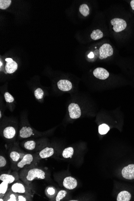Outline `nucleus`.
I'll return each instance as SVG.
<instances>
[{
	"instance_id": "f257e3e1",
	"label": "nucleus",
	"mask_w": 134,
	"mask_h": 201,
	"mask_svg": "<svg viewBox=\"0 0 134 201\" xmlns=\"http://www.w3.org/2000/svg\"><path fill=\"white\" fill-rule=\"evenodd\" d=\"M46 174L42 169L38 168H25L21 171L20 178L28 186L35 179L44 180L46 178Z\"/></svg>"
},
{
	"instance_id": "f03ea898",
	"label": "nucleus",
	"mask_w": 134,
	"mask_h": 201,
	"mask_svg": "<svg viewBox=\"0 0 134 201\" xmlns=\"http://www.w3.org/2000/svg\"><path fill=\"white\" fill-rule=\"evenodd\" d=\"M28 186L26 184H24L21 182H17L12 184L9 190L15 193L29 195L30 194Z\"/></svg>"
},
{
	"instance_id": "7ed1b4c3",
	"label": "nucleus",
	"mask_w": 134,
	"mask_h": 201,
	"mask_svg": "<svg viewBox=\"0 0 134 201\" xmlns=\"http://www.w3.org/2000/svg\"><path fill=\"white\" fill-rule=\"evenodd\" d=\"M33 160L34 157L33 155L31 154H26L20 161L15 164V169H23L26 166L31 165V163H33Z\"/></svg>"
},
{
	"instance_id": "20e7f679",
	"label": "nucleus",
	"mask_w": 134,
	"mask_h": 201,
	"mask_svg": "<svg viewBox=\"0 0 134 201\" xmlns=\"http://www.w3.org/2000/svg\"><path fill=\"white\" fill-rule=\"evenodd\" d=\"M113 49L110 44H104L99 49V58L100 59L107 58L113 55Z\"/></svg>"
},
{
	"instance_id": "39448f33",
	"label": "nucleus",
	"mask_w": 134,
	"mask_h": 201,
	"mask_svg": "<svg viewBox=\"0 0 134 201\" xmlns=\"http://www.w3.org/2000/svg\"><path fill=\"white\" fill-rule=\"evenodd\" d=\"M111 24L113 26V29L114 31L117 33L123 31L127 26L125 21L121 19H113L111 21Z\"/></svg>"
},
{
	"instance_id": "423d86ee",
	"label": "nucleus",
	"mask_w": 134,
	"mask_h": 201,
	"mask_svg": "<svg viewBox=\"0 0 134 201\" xmlns=\"http://www.w3.org/2000/svg\"><path fill=\"white\" fill-rule=\"evenodd\" d=\"M68 111L70 117L72 119H77L81 117V109L79 105L76 104H70L68 106Z\"/></svg>"
},
{
	"instance_id": "0eeeda50",
	"label": "nucleus",
	"mask_w": 134,
	"mask_h": 201,
	"mask_svg": "<svg viewBox=\"0 0 134 201\" xmlns=\"http://www.w3.org/2000/svg\"><path fill=\"white\" fill-rule=\"evenodd\" d=\"M122 177L127 180L134 179V164H130L123 168L122 171Z\"/></svg>"
},
{
	"instance_id": "6e6552de",
	"label": "nucleus",
	"mask_w": 134,
	"mask_h": 201,
	"mask_svg": "<svg viewBox=\"0 0 134 201\" xmlns=\"http://www.w3.org/2000/svg\"><path fill=\"white\" fill-rule=\"evenodd\" d=\"M93 74L96 78L100 79H105L109 76V73L106 69L102 68H98L93 71Z\"/></svg>"
},
{
	"instance_id": "1a4fd4ad",
	"label": "nucleus",
	"mask_w": 134,
	"mask_h": 201,
	"mask_svg": "<svg viewBox=\"0 0 134 201\" xmlns=\"http://www.w3.org/2000/svg\"><path fill=\"white\" fill-rule=\"evenodd\" d=\"M63 184L64 187L66 189L72 190L77 187V182L76 179L69 176L64 179Z\"/></svg>"
},
{
	"instance_id": "9d476101",
	"label": "nucleus",
	"mask_w": 134,
	"mask_h": 201,
	"mask_svg": "<svg viewBox=\"0 0 134 201\" xmlns=\"http://www.w3.org/2000/svg\"><path fill=\"white\" fill-rule=\"evenodd\" d=\"M5 61L7 62L5 66V70L7 73L10 74L15 72L17 69V64L10 58L6 59Z\"/></svg>"
},
{
	"instance_id": "9b49d317",
	"label": "nucleus",
	"mask_w": 134,
	"mask_h": 201,
	"mask_svg": "<svg viewBox=\"0 0 134 201\" xmlns=\"http://www.w3.org/2000/svg\"><path fill=\"white\" fill-rule=\"evenodd\" d=\"M3 136L7 139H12L15 136L16 134L15 128L12 126L5 127L3 131Z\"/></svg>"
},
{
	"instance_id": "f8f14e48",
	"label": "nucleus",
	"mask_w": 134,
	"mask_h": 201,
	"mask_svg": "<svg viewBox=\"0 0 134 201\" xmlns=\"http://www.w3.org/2000/svg\"><path fill=\"white\" fill-rule=\"evenodd\" d=\"M58 88L63 91H68L72 88V85L70 82L66 79H61L57 82Z\"/></svg>"
},
{
	"instance_id": "ddd939ff",
	"label": "nucleus",
	"mask_w": 134,
	"mask_h": 201,
	"mask_svg": "<svg viewBox=\"0 0 134 201\" xmlns=\"http://www.w3.org/2000/svg\"><path fill=\"white\" fill-rule=\"evenodd\" d=\"M54 153V149L47 147L42 150L38 154V157L40 159H44L52 156Z\"/></svg>"
},
{
	"instance_id": "4468645a",
	"label": "nucleus",
	"mask_w": 134,
	"mask_h": 201,
	"mask_svg": "<svg viewBox=\"0 0 134 201\" xmlns=\"http://www.w3.org/2000/svg\"><path fill=\"white\" fill-rule=\"evenodd\" d=\"M26 154L24 153L19 152L16 151H12L10 152L9 157L11 162L15 164L20 161Z\"/></svg>"
},
{
	"instance_id": "2eb2a0df",
	"label": "nucleus",
	"mask_w": 134,
	"mask_h": 201,
	"mask_svg": "<svg viewBox=\"0 0 134 201\" xmlns=\"http://www.w3.org/2000/svg\"><path fill=\"white\" fill-rule=\"evenodd\" d=\"M33 135V129L29 126H23L20 130V137L23 139L29 138Z\"/></svg>"
},
{
	"instance_id": "dca6fc26",
	"label": "nucleus",
	"mask_w": 134,
	"mask_h": 201,
	"mask_svg": "<svg viewBox=\"0 0 134 201\" xmlns=\"http://www.w3.org/2000/svg\"><path fill=\"white\" fill-rule=\"evenodd\" d=\"M0 180L2 182H7L8 184H11L15 180V178L12 175L3 173L0 176Z\"/></svg>"
},
{
	"instance_id": "f3484780",
	"label": "nucleus",
	"mask_w": 134,
	"mask_h": 201,
	"mask_svg": "<svg viewBox=\"0 0 134 201\" xmlns=\"http://www.w3.org/2000/svg\"><path fill=\"white\" fill-rule=\"evenodd\" d=\"M131 195L128 191H121L118 194L117 198V201H129L130 200Z\"/></svg>"
},
{
	"instance_id": "a211bd4d",
	"label": "nucleus",
	"mask_w": 134,
	"mask_h": 201,
	"mask_svg": "<svg viewBox=\"0 0 134 201\" xmlns=\"http://www.w3.org/2000/svg\"><path fill=\"white\" fill-rule=\"evenodd\" d=\"M18 193H15L10 190H8L3 198L5 201H17Z\"/></svg>"
},
{
	"instance_id": "6ab92c4d",
	"label": "nucleus",
	"mask_w": 134,
	"mask_h": 201,
	"mask_svg": "<svg viewBox=\"0 0 134 201\" xmlns=\"http://www.w3.org/2000/svg\"><path fill=\"white\" fill-rule=\"evenodd\" d=\"M91 38L94 40L100 39L103 37V33L100 29L94 30L91 33Z\"/></svg>"
},
{
	"instance_id": "aec40b11",
	"label": "nucleus",
	"mask_w": 134,
	"mask_h": 201,
	"mask_svg": "<svg viewBox=\"0 0 134 201\" xmlns=\"http://www.w3.org/2000/svg\"><path fill=\"white\" fill-rule=\"evenodd\" d=\"M74 150L73 147H69L64 150L62 153V156L64 158L68 159L72 158L74 154Z\"/></svg>"
},
{
	"instance_id": "412c9836",
	"label": "nucleus",
	"mask_w": 134,
	"mask_h": 201,
	"mask_svg": "<svg viewBox=\"0 0 134 201\" xmlns=\"http://www.w3.org/2000/svg\"><path fill=\"white\" fill-rule=\"evenodd\" d=\"M9 184L7 182H2L0 184V194L1 198H3L8 191Z\"/></svg>"
},
{
	"instance_id": "4be33fe9",
	"label": "nucleus",
	"mask_w": 134,
	"mask_h": 201,
	"mask_svg": "<svg viewBox=\"0 0 134 201\" xmlns=\"http://www.w3.org/2000/svg\"><path fill=\"white\" fill-rule=\"evenodd\" d=\"M36 145V142L34 141L31 140L25 142L24 144V147L28 151H32L35 149Z\"/></svg>"
},
{
	"instance_id": "5701e85b",
	"label": "nucleus",
	"mask_w": 134,
	"mask_h": 201,
	"mask_svg": "<svg viewBox=\"0 0 134 201\" xmlns=\"http://www.w3.org/2000/svg\"><path fill=\"white\" fill-rule=\"evenodd\" d=\"M79 12L84 16L86 17L90 13V9L89 7L86 4H82L79 7Z\"/></svg>"
},
{
	"instance_id": "b1692460",
	"label": "nucleus",
	"mask_w": 134,
	"mask_h": 201,
	"mask_svg": "<svg viewBox=\"0 0 134 201\" xmlns=\"http://www.w3.org/2000/svg\"><path fill=\"white\" fill-rule=\"evenodd\" d=\"M109 130V126L106 124H102L98 127V132L100 135H105L108 132Z\"/></svg>"
},
{
	"instance_id": "393cba45",
	"label": "nucleus",
	"mask_w": 134,
	"mask_h": 201,
	"mask_svg": "<svg viewBox=\"0 0 134 201\" xmlns=\"http://www.w3.org/2000/svg\"><path fill=\"white\" fill-rule=\"evenodd\" d=\"M10 0H1L0 1V9H7L11 4Z\"/></svg>"
},
{
	"instance_id": "a878e982",
	"label": "nucleus",
	"mask_w": 134,
	"mask_h": 201,
	"mask_svg": "<svg viewBox=\"0 0 134 201\" xmlns=\"http://www.w3.org/2000/svg\"><path fill=\"white\" fill-rule=\"evenodd\" d=\"M34 95L35 98L38 100H39V99L42 98L43 97L44 92L41 88H38L35 91Z\"/></svg>"
},
{
	"instance_id": "bb28decb",
	"label": "nucleus",
	"mask_w": 134,
	"mask_h": 201,
	"mask_svg": "<svg viewBox=\"0 0 134 201\" xmlns=\"http://www.w3.org/2000/svg\"><path fill=\"white\" fill-rule=\"evenodd\" d=\"M66 194L67 192L65 190H60V191H59L57 195H56L55 201H60L61 200L64 198L65 197Z\"/></svg>"
},
{
	"instance_id": "cd10ccee",
	"label": "nucleus",
	"mask_w": 134,
	"mask_h": 201,
	"mask_svg": "<svg viewBox=\"0 0 134 201\" xmlns=\"http://www.w3.org/2000/svg\"><path fill=\"white\" fill-rule=\"evenodd\" d=\"M31 199L29 198V195L26 194H19L18 193L17 201H30Z\"/></svg>"
},
{
	"instance_id": "c85d7f7f",
	"label": "nucleus",
	"mask_w": 134,
	"mask_h": 201,
	"mask_svg": "<svg viewBox=\"0 0 134 201\" xmlns=\"http://www.w3.org/2000/svg\"><path fill=\"white\" fill-rule=\"evenodd\" d=\"M4 97H5V101L8 103H11L14 101V98L13 96L8 92L5 93Z\"/></svg>"
},
{
	"instance_id": "c756f323",
	"label": "nucleus",
	"mask_w": 134,
	"mask_h": 201,
	"mask_svg": "<svg viewBox=\"0 0 134 201\" xmlns=\"http://www.w3.org/2000/svg\"><path fill=\"white\" fill-rule=\"evenodd\" d=\"M7 164V161L6 158L3 156H0V167L3 168L6 166Z\"/></svg>"
},
{
	"instance_id": "7c9ffc66",
	"label": "nucleus",
	"mask_w": 134,
	"mask_h": 201,
	"mask_svg": "<svg viewBox=\"0 0 134 201\" xmlns=\"http://www.w3.org/2000/svg\"><path fill=\"white\" fill-rule=\"evenodd\" d=\"M47 192L48 194L50 196L54 195L55 194V189L53 187H48L47 190Z\"/></svg>"
},
{
	"instance_id": "2f4dec72",
	"label": "nucleus",
	"mask_w": 134,
	"mask_h": 201,
	"mask_svg": "<svg viewBox=\"0 0 134 201\" xmlns=\"http://www.w3.org/2000/svg\"><path fill=\"white\" fill-rule=\"evenodd\" d=\"M131 5L133 10H134V0H132L131 2Z\"/></svg>"
},
{
	"instance_id": "473e14b6",
	"label": "nucleus",
	"mask_w": 134,
	"mask_h": 201,
	"mask_svg": "<svg viewBox=\"0 0 134 201\" xmlns=\"http://www.w3.org/2000/svg\"><path fill=\"white\" fill-rule=\"evenodd\" d=\"M88 57L90 58H93L94 57V54L92 52H91V53L89 54Z\"/></svg>"
},
{
	"instance_id": "72a5a7b5",
	"label": "nucleus",
	"mask_w": 134,
	"mask_h": 201,
	"mask_svg": "<svg viewBox=\"0 0 134 201\" xmlns=\"http://www.w3.org/2000/svg\"><path fill=\"white\" fill-rule=\"evenodd\" d=\"M0 201H3L4 200L3 199V198H0Z\"/></svg>"
},
{
	"instance_id": "f704fd0d",
	"label": "nucleus",
	"mask_w": 134,
	"mask_h": 201,
	"mask_svg": "<svg viewBox=\"0 0 134 201\" xmlns=\"http://www.w3.org/2000/svg\"><path fill=\"white\" fill-rule=\"evenodd\" d=\"M2 66V63L1 61V66Z\"/></svg>"
},
{
	"instance_id": "c9c22d12",
	"label": "nucleus",
	"mask_w": 134,
	"mask_h": 201,
	"mask_svg": "<svg viewBox=\"0 0 134 201\" xmlns=\"http://www.w3.org/2000/svg\"><path fill=\"white\" fill-rule=\"evenodd\" d=\"M70 201H77V200H70Z\"/></svg>"
}]
</instances>
